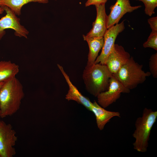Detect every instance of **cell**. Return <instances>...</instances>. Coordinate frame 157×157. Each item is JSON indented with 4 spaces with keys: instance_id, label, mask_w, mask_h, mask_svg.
Returning a JSON list of instances; mask_svg holds the SVG:
<instances>
[{
    "instance_id": "6da1fadb",
    "label": "cell",
    "mask_w": 157,
    "mask_h": 157,
    "mask_svg": "<svg viewBox=\"0 0 157 157\" xmlns=\"http://www.w3.org/2000/svg\"><path fill=\"white\" fill-rule=\"evenodd\" d=\"M24 96L23 86L15 76L4 82L0 89V117L4 118L16 113Z\"/></svg>"
},
{
    "instance_id": "7a4b0ae2",
    "label": "cell",
    "mask_w": 157,
    "mask_h": 157,
    "mask_svg": "<svg viewBox=\"0 0 157 157\" xmlns=\"http://www.w3.org/2000/svg\"><path fill=\"white\" fill-rule=\"evenodd\" d=\"M112 74L106 65L97 63L86 66L82 77L86 90L92 95L97 97L108 89Z\"/></svg>"
},
{
    "instance_id": "3957f363",
    "label": "cell",
    "mask_w": 157,
    "mask_h": 157,
    "mask_svg": "<svg viewBox=\"0 0 157 157\" xmlns=\"http://www.w3.org/2000/svg\"><path fill=\"white\" fill-rule=\"evenodd\" d=\"M157 118V111L145 108L142 116L137 119L132 135L135 139L133 144L134 149L142 153L147 151L151 130Z\"/></svg>"
},
{
    "instance_id": "277c9868",
    "label": "cell",
    "mask_w": 157,
    "mask_h": 157,
    "mask_svg": "<svg viewBox=\"0 0 157 157\" xmlns=\"http://www.w3.org/2000/svg\"><path fill=\"white\" fill-rule=\"evenodd\" d=\"M142 67V65L136 62L133 57L131 56L129 60L113 75L126 88L130 90L143 83L147 78L151 75L149 72L144 71Z\"/></svg>"
},
{
    "instance_id": "5b68a950",
    "label": "cell",
    "mask_w": 157,
    "mask_h": 157,
    "mask_svg": "<svg viewBox=\"0 0 157 157\" xmlns=\"http://www.w3.org/2000/svg\"><path fill=\"white\" fill-rule=\"evenodd\" d=\"M16 134L11 124L0 120V157H13L15 155Z\"/></svg>"
},
{
    "instance_id": "8992f818",
    "label": "cell",
    "mask_w": 157,
    "mask_h": 157,
    "mask_svg": "<svg viewBox=\"0 0 157 157\" xmlns=\"http://www.w3.org/2000/svg\"><path fill=\"white\" fill-rule=\"evenodd\" d=\"M130 90L126 88L112 74L109 82L108 89L97 96L99 104L106 108L119 99L122 93H129Z\"/></svg>"
},
{
    "instance_id": "52a82bcc",
    "label": "cell",
    "mask_w": 157,
    "mask_h": 157,
    "mask_svg": "<svg viewBox=\"0 0 157 157\" xmlns=\"http://www.w3.org/2000/svg\"><path fill=\"white\" fill-rule=\"evenodd\" d=\"M124 21L107 29L103 36L104 44L101 53L97 58L94 64L105 65L108 57L114 48L117 35L125 29Z\"/></svg>"
},
{
    "instance_id": "ba28073f",
    "label": "cell",
    "mask_w": 157,
    "mask_h": 157,
    "mask_svg": "<svg viewBox=\"0 0 157 157\" xmlns=\"http://www.w3.org/2000/svg\"><path fill=\"white\" fill-rule=\"evenodd\" d=\"M1 6L6 11V14L0 19V39L5 34L4 30L8 28L13 29L16 36L27 38L29 32L21 24L20 19L9 8L6 6Z\"/></svg>"
},
{
    "instance_id": "9c48e42d",
    "label": "cell",
    "mask_w": 157,
    "mask_h": 157,
    "mask_svg": "<svg viewBox=\"0 0 157 157\" xmlns=\"http://www.w3.org/2000/svg\"><path fill=\"white\" fill-rule=\"evenodd\" d=\"M142 7L141 5L132 6L129 0H117L110 8V12L107 17V28L118 23L127 13H131Z\"/></svg>"
},
{
    "instance_id": "30bf717a",
    "label": "cell",
    "mask_w": 157,
    "mask_h": 157,
    "mask_svg": "<svg viewBox=\"0 0 157 157\" xmlns=\"http://www.w3.org/2000/svg\"><path fill=\"white\" fill-rule=\"evenodd\" d=\"M130 54L121 45L115 44L114 48L108 57L105 65L113 74L116 73L130 59Z\"/></svg>"
},
{
    "instance_id": "8fae6325",
    "label": "cell",
    "mask_w": 157,
    "mask_h": 157,
    "mask_svg": "<svg viewBox=\"0 0 157 157\" xmlns=\"http://www.w3.org/2000/svg\"><path fill=\"white\" fill-rule=\"evenodd\" d=\"M105 4L95 5L97 16L93 22L92 27L85 36L87 37H103L107 29V17L105 9Z\"/></svg>"
},
{
    "instance_id": "7c38bea8",
    "label": "cell",
    "mask_w": 157,
    "mask_h": 157,
    "mask_svg": "<svg viewBox=\"0 0 157 157\" xmlns=\"http://www.w3.org/2000/svg\"><path fill=\"white\" fill-rule=\"evenodd\" d=\"M57 65L65 78L69 87V90L65 96V99L68 101H75L83 106L88 110L91 111L93 103L88 97L83 96L73 84L63 67L58 64H57Z\"/></svg>"
},
{
    "instance_id": "4fadbf2b",
    "label": "cell",
    "mask_w": 157,
    "mask_h": 157,
    "mask_svg": "<svg viewBox=\"0 0 157 157\" xmlns=\"http://www.w3.org/2000/svg\"><path fill=\"white\" fill-rule=\"evenodd\" d=\"M91 111L95 116L97 126L100 130L104 129L106 124L113 117H121L119 112L107 110L100 106L95 101L93 103Z\"/></svg>"
},
{
    "instance_id": "5bb4252c",
    "label": "cell",
    "mask_w": 157,
    "mask_h": 157,
    "mask_svg": "<svg viewBox=\"0 0 157 157\" xmlns=\"http://www.w3.org/2000/svg\"><path fill=\"white\" fill-rule=\"evenodd\" d=\"M84 40L87 42L89 48L88 61L86 66H89L94 64L99 53L104 44L103 37H87L83 35Z\"/></svg>"
},
{
    "instance_id": "9a60e30c",
    "label": "cell",
    "mask_w": 157,
    "mask_h": 157,
    "mask_svg": "<svg viewBox=\"0 0 157 157\" xmlns=\"http://www.w3.org/2000/svg\"><path fill=\"white\" fill-rule=\"evenodd\" d=\"M19 71V66L10 61H0V83L15 76Z\"/></svg>"
},
{
    "instance_id": "2e32d148",
    "label": "cell",
    "mask_w": 157,
    "mask_h": 157,
    "mask_svg": "<svg viewBox=\"0 0 157 157\" xmlns=\"http://www.w3.org/2000/svg\"><path fill=\"white\" fill-rule=\"evenodd\" d=\"M49 0H1L0 4L9 8L15 13L19 15L21 14V9L24 5L31 2H38L46 3Z\"/></svg>"
},
{
    "instance_id": "e0dca14e",
    "label": "cell",
    "mask_w": 157,
    "mask_h": 157,
    "mask_svg": "<svg viewBox=\"0 0 157 157\" xmlns=\"http://www.w3.org/2000/svg\"><path fill=\"white\" fill-rule=\"evenodd\" d=\"M142 2L145 6V13L149 16L155 13V9L157 6V0H135Z\"/></svg>"
},
{
    "instance_id": "ac0fdd59",
    "label": "cell",
    "mask_w": 157,
    "mask_h": 157,
    "mask_svg": "<svg viewBox=\"0 0 157 157\" xmlns=\"http://www.w3.org/2000/svg\"><path fill=\"white\" fill-rule=\"evenodd\" d=\"M143 47L157 50V32H151L147 41L143 43Z\"/></svg>"
},
{
    "instance_id": "d6986e66",
    "label": "cell",
    "mask_w": 157,
    "mask_h": 157,
    "mask_svg": "<svg viewBox=\"0 0 157 157\" xmlns=\"http://www.w3.org/2000/svg\"><path fill=\"white\" fill-rule=\"evenodd\" d=\"M149 68L153 77L157 78V53L152 54L149 59Z\"/></svg>"
},
{
    "instance_id": "ffe728a7",
    "label": "cell",
    "mask_w": 157,
    "mask_h": 157,
    "mask_svg": "<svg viewBox=\"0 0 157 157\" xmlns=\"http://www.w3.org/2000/svg\"><path fill=\"white\" fill-rule=\"evenodd\" d=\"M148 22L151 29L152 32H157V17H153L148 19Z\"/></svg>"
},
{
    "instance_id": "44dd1931",
    "label": "cell",
    "mask_w": 157,
    "mask_h": 157,
    "mask_svg": "<svg viewBox=\"0 0 157 157\" xmlns=\"http://www.w3.org/2000/svg\"><path fill=\"white\" fill-rule=\"evenodd\" d=\"M108 0H88L85 3L86 7L92 5L105 4Z\"/></svg>"
},
{
    "instance_id": "7402d4cb",
    "label": "cell",
    "mask_w": 157,
    "mask_h": 157,
    "mask_svg": "<svg viewBox=\"0 0 157 157\" xmlns=\"http://www.w3.org/2000/svg\"><path fill=\"white\" fill-rule=\"evenodd\" d=\"M0 0H0V14H2L4 10L0 4Z\"/></svg>"
},
{
    "instance_id": "603a6c76",
    "label": "cell",
    "mask_w": 157,
    "mask_h": 157,
    "mask_svg": "<svg viewBox=\"0 0 157 157\" xmlns=\"http://www.w3.org/2000/svg\"><path fill=\"white\" fill-rule=\"evenodd\" d=\"M4 82L0 83V89H1V88L2 87V86L3 85Z\"/></svg>"
},
{
    "instance_id": "cb8c5ba5",
    "label": "cell",
    "mask_w": 157,
    "mask_h": 157,
    "mask_svg": "<svg viewBox=\"0 0 157 157\" xmlns=\"http://www.w3.org/2000/svg\"><path fill=\"white\" fill-rule=\"evenodd\" d=\"M0 114H1V110H0Z\"/></svg>"
}]
</instances>
